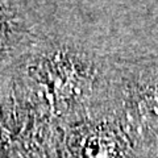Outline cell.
Listing matches in <instances>:
<instances>
[{
    "mask_svg": "<svg viewBox=\"0 0 158 158\" xmlns=\"http://www.w3.org/2000/svg\"><path fill=\"white\" fill-rule=\"evenodd\" d=\"M2 36H3V23H2V17H0V41H2Z\"/></svg>",
    "mask_w": 158,
    "mask_h": 158,
    "instance_id": "6da1fadb",
    "label": "cell"
}]
</instances>
